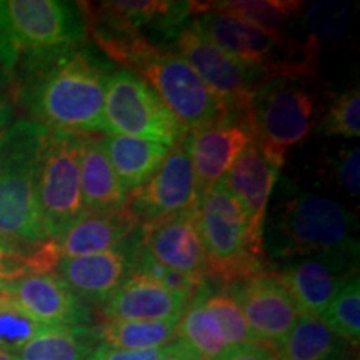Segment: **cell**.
<instances>
[{"label":"cell","mask_w":360,"mask_h":360,"mask_svg":"<svg viewBox=\"0 0 360 360\" xmlns=\"http://www.w3.org/2000/svg\"><path fill=\"white\" fill-rule=\"evenodd\" d=\"M192 297L135 272L102 307V321H180Z\"/></svg>","instance_id":"obj_20"},{"label":"cell","mask_w":360,"mask_h":360,"mask_svg":"<svg viewBox=\"0 0 360 360\" xmlns=\"http://www.w3.org/2000/svg\"><path fill=\"white\" fill-rule=\"evenodd\" d=\"M326 326L357 349L360 342V277H350L319 317Z\"/></svg>","instance_id":"obj_31"},{"label":"cell","mask_w":360,"mask_h":360,"mask_svg":"<svg viewBox=\"0 0 360 360\" xmlns=\"http://www.w3.org/2000/svg\"><path fill=\"white\" fill-rule=\"evenodd\" d=\"M199 290L205 309L219 322L229 345H255V347H259L240 305L237 304L231 292L220 283L219 287H214L209 278L200 283Z\"/></svg>","instance_id":"obj_30"},{"label":"cell","mask_w":360,"mask_h":360,"mask_svg":"<svg viewBox=\"0 0 360 360\" xmlns=\"http://www.w3.org/2000/svg\"><path fill=\"white\" fill-rule=\"evenodd\" d=\"M214 360H276L267 350L255 345H229Z\"/></svg>","instance_id":"obj_37"},{"label":"cell","mask_w":360,"mask_h":360,"mask_svg":"<svg viewBox=\"0 0 360 360\" xmlns=\"http://www.w3.org/2000/svg\"><path fill=\"white\" fill-rule=\"evenodd\" d=\"M193 357V354L188 350L182 342L175 339L174 342H170L169 345H165L164 354H162L160 360H191ZM197 357V355H195Z\"/></svg>","instance_id":"obj_38"},{"label":"cell","mask_w":360,"mask_h":360,"mask_svg":"<svg viewBox=\"0 0 360 360\" xmlns=\"http://www.w3.org/2000/svg\"><path fill=\"white\" fill-rule=\"evenodd\" d=\"M330 174L339 187L350 197L360 191V150L359 147L340 148L330 159Z\"/></svg>","instance_id":"obj_35"},{"label":"cell","mask_w":360,"mask_h":360,"mask_svg":"<svg viewBox=\"0 0 360 360\" xmlns=\"http://www.w3.org/2000/svg\"><path fill=\"white\" fill-rule=\"evenodd\" d=\"M137 274L146 276L150 281L160 283L162 287H165L167 290H172L175 294H182L187 297H192L193 292L197 290V287L200 285L204 281H197V278L188 277L186 274H180L177 270H172L160 262H157L154 257L147 254L146 250H142L141 260H139Z\"/></svg>","instance_id":"obj_34"},{"label":"cell","mask_w":360,"mask_h":360,"mask_svg":"<svg viewBox=\"0 0 360 360\" xmlns=\"http://www.w3.org/2000/svg\"><path fill=\"white\" fill-rule=\"evenodd\" d=\"M354 347L319 319L300 315L276 360H350Z\"/></svg>","instance_id":"obj_24"},{"label":"cell","mask_w":360,"mask_h":360,"mask_svg":"<svg viewBox=\"0 0 360 360\" xmlns=\"http://www.w3.org/2000/svg\"><path fill=\"white\" fill-rule=\"evenodd\" d=\"M143 250L142 225L109 250L84 257L60 259L57 276L90 307L102 309L114 292L137 270Z\"/></svg>","instance_id":"obj_12"},{"label":"cell","mask_w":360,"mask_h":360,"mask_svg":"<svg viewBox=\"0 0 360 360\" xmlns=\"http://www.w3.org/2000/svg\"><path fill=\"white\" fill-rule=\"evenodd\" d=\"M0 360H19V355L7 352V350H0Z\"/></svg>","instance_id":"obj_40"},{"label":"cell","mask_w":360,"mask_h":360,"mask_svg":"<svg viewBox=\"0 0 360 360\" xmlns=\"http://www.w3.org/2000/svg\"><path fill=\"white\" fill-rule=\"evenodd\" d=\"M102 143L129 197L157 172L170 152L164 143L125 135H105Z\"/></svg>","instance_id":"obj_23"},{"label":"cell","mask_w":360,"mask_h":360,"mask_svg":"<svg viewBox=\"0 0 360 360\" xmlns=\"http://www.w3.org/2000/svg\"><path fill=\"white\" fill-rule=\"evenodd\" d=\"M352 12V4L344 0H323L312 4L304 17V24L307 27L305 44L319 53L323 45L339 42L349 32Z\"/></svg>","instance_id":"obj_29"},{"label":"cell","mask_w":360,"mask_h":360,"mask_svg":"<svg viewBox=\"0 0 360 360\" xmlns=\"http://www.w3.org/2000/svg\"><path fill=\"white\" fill-rule=\"evenodd\" d=\"M177 340L202 360H214L229 347L222 328L205 309L200 290L193 292L177 323Z\"/></svg>","instance_id":"obj_28"},{"label":"cell","mask_w":360,"mask_h":360,"mask_svg":"<svg viewBox=\"0 0 360 360\" xmlns=\"http://www.w3.org/2000/svg\"><path fill=\"white\" fill-rule=\"evenodd\" d=\"M87 135L51 130L37 175V205L49 240L85 215L80 192V155Z\"/></svg>","instance_id":"obj_8"},{"label":"cell","mask_w":360,"mask_h":360,"mask_svg":"<svg viewBox=\"0 0 360 360\" xmlns=\"http://www.w3.org/2000/svg\"><path fill=\"white\" fill-rule=\"evenodd\" d=\"M187 135L170 148L157 172L129 197V210L141 225L191 212L199 204Z\"/></svg>","instance_id":"obj_13"},{"label":"cell","mask_w":360,"mask_h":360,"mask_svg":"<svg viewBox=\"0 0 360 360\" xmlns=\"http://www.w3.org/2000/svg\"><path fill=\"white\" fill-rule=\"evenodd\" d=\"M141 227L129 207L112 212L85 214L60 237L53 238L58 259L84 257L109 250Z\"/></svg>","instance_id":"obj_21"},{"label":"cell","mask_w":360,"mask_h":360,"mask_svg":"<svg viewBox=\"0 0 360 360\" xmlns=\"http://www.w3.org/2000/svg\"><path fill=\"white\" fill-rule=\"evenodd\" d=\"M169 44L219 98L225 114L247 115L252 92L259 80L210 42L192 17L175 32Z\"/></svg>","instance_id":"obj_11"},{"label":"cell","mask_w":360,"mask_h":360,"mask_svg":"<svg viewBox=\"0 0 360 360\" xmlns=\"http://www.w3.org/2000/svg\"><path fill=\"white\" fill-rule=\"evenodd\" d=\"M85 24L141 34L167 47L175 32L192 17V2L165 0H109L80 4Z\"/></svg>","instance_id":"obj_15"},{"label":"cell","mask_w":360,"mask_h":360,"mask_svg":"<svg viewBox=\"0 0 360 360\" xmlns=\"http://www.w3.org/2000/svg\"><path fill=\"white\" fill-rule=\"evenodd\" d=\"M224 287L240 305L259 347L274 357L300 317L289 294L270 274Z\"/></svg>","instance_id":"obj_14"},{"label":"cell","mask_w":360,"mask_h":360,"mask_svg":"<svg viewBox=\"0 0 360 360\" xmlns=\"http://www.w3.org/2000/svg\"><path fill=\"white\" fill-rule=\"evenodd\" d=\"M269 274L285 289L304 317L319 319L337 292L359 274V252H321L270 265Z\"/></svg>","instance_id":"obj_10"},{"label":"cell","mask_w":360,"mask_h":360,"mask_svg":"<svg viewBox=\"0 0 360 360\" xmlns=\"http://www.w3.org/2000/svg\"><path fill=\"white\" fill-rule=\"evenodd\" d=\"M92 327H44L17 355L19 360H85L97 345Z\"/></svg>","instance_id":"obj_27"},{"label":"cell","mask_w":360,"mask_h":360,"mask_svg":"<svg viewBox=\"0 0 360 360\" xmlns=\"http://www.w3.org/2000/svg\"><path fill=\"white\" fill-rule=\"evenodd\" d=\"M191 360H202V359H199V357H195V355H193V357H192Z\"/></svg>","instance_id":"obj_41"},{"label":"cell","mask_w":360,"mask_h":360,"mask_svg":"<svg viewBox=\"0 0 360 360\" xmlns=\"http://www.w3.org/2000/svg\"><path fill=\"white\" fill-rule=\"evenodd\" d=\"M200 6L229 13L281 39L290 37L289 25L304 12V4L294 0H227L200 2Z\"/></svg>","instance_id":"obj_25"},{"label":"cell","mask_w":360,"mask_h":360,"mask_svg":"<svg viewBox=\"0 0 360 360\" xmlns=\"http://www.w3.org/2000/svg\"><path fill=\"white\" fill-rule=\"evenodd\" d=\"M13 117V107L12 103L0 97V130H4L11 124Z\"/></svg>","instance_id":"obj_39"},{"label":"cell","mask_w":360,"mask_h":360,"mask_svg":"<svg viewBox=\"0 0 360 360\" xmlns=\"http://www.w3.org/2000/svg\"><path fill=\"white\" fill-rule=\"evenodd\" d=\"M197 191L204 193L219 184L242 152L254 142L247 115L224 114L204 127L187 134Z\"/></svg>","instance_id":"obj_16"},{"label":"cell","mask_w":360,"mask_h":360,"mask_svg":"<svg viewBox=\"0 0 360 360\" xmlns=\"http://www.w3.org/2000/svg\"><path fill=\"white\" fill-rule=\"evenodd\" d=\"M87 24L80 4L62 0L0 2V65L15 74L25 58L84 42Z\"/></svg>","instance_id":"obj_6"},{"label":"cell","mask_w":360,"mask_h":360,"mask_svg":"<svg viewBox=\"0 0 360 360\" xmlns=\"http://www.w3.org/2000/svg\"><path fill=\"white\" fill-rule=\"evenodd\" d=\"M195 214L209 281L227 285L269 274L264 249L252 240L244 209L222 180L200 193Z\"/></svg>","instance_id":"obj_5"},{"label":"cell","mask_w":360,"mask_h":360,"mask_svg":"<svg viewBox=\"0 0 360 360\" xmlns=\"http://www.w3.org/2000/svg\"><path fill=\"white\" fill-rule=\"evenodd\" d=\"M103 120L107 135L146 139L170 148L187 135L150 85L124 67L107 80Z\"/></svg>","instance_id":"obj_9"},{"label":"cell","mask_w":360,"mask_h":360,"mask_svg":"<svg viewBox=\"0 0 360 360\" xmlns=\"http://www.w3.org/2000/svg\"><path fill=\"white\" fill-rule=\"evenodd\" d=\"M283 162L252 142L222 179L229 192L244 209L252 240L262 249L265 215Z\"/></svg>","instance_id":"obj_17"},{"label":"cell","mask_w":360,"mask_h":360,"mask_svg":"<svg viewBox=\"0 0 360 360\" xmlns=\"http://www.w3.org/2000/svg\"><path fill=\"white\" fill-rule=\"evenodd\" d=\"M179 321H102L92 327L97 344L127 350L160 349L177 339Z\"/></svg>","instance_id":"obj_26"},{"label":"cell","mask_w":360,"mask_h":360,"mask_svg":"<svg viewBox=\"0 0 360 360\" xmlns=\"http://www.w3.org/2000/svg\"><path fill=\"white\" fill-rule=\"evenodd\" d=\"M359 220L330 197L282 182L264 222V254L270 265L321 254L359 252Z\"/></svg>","instance_id":"obj_2"},{"label":"cell","mask_w":360,"mask_h":360,"mask_svg":"<svg viewBox=\"0 0 360 360\" xmlns=\"http://www.w3.org/2000/svg\"><path fill=\"white\" fill-rule=\"evenodd\" d=\"M165 347L148 350H127L112 347L107 344H97L90 350L85 360H160Z\"/></svg>","instance_id":"obj_36"},{"label":"cell","mask_w":360,"mask_h":360,"mask_svg":"<svg viewBox=\"0 0 360 360\" xmlns=\"http://www.w3.org/2000/svg\"><path fill=\"white\" fill-rule=\"evenodd\" d=\"M49 132L32 119L0 130V237L25 244L49 240L37 205V175Z\"/></svg>","instance_id":"obj_3"},{"label":"cell","mask_w":360,"mask_h":360,"mask_svg":"<svg viewBox=\"0 0 360 360\" xmlns=\"http://www.w3.org/2000/svg\"><path fill=\"white\" fill-rule=\"evenodd\" d=\"M319 134L326 137L357 139L360 135V90L354 85L337 96L327 107Z\"/></svg>","instance_id":"obj_33"},{"label":"cell","mask_w":360,"mask_h":360,"mask_svg":"<svg viewBox=\"0 0 360 360\" xmlns=\"http://www.w3.org/2000/svg\"><path fill=\"white\" fill-rule=\"evenodd\" d=\"M19 67L17 98L32 120L49 130L105 134V89L117 65L101 49L84 40L25 58Z\"/></svg>","instance_id":"obj_1"},{"label":"cell","mask_w":360,"mask_h":360,"mask_svg":"<svg viewBox=\"0 0 360 360\" xmlns=\"http://www.w3.org/2000/svg\"><path fill=\"white\" fill-rule=\"evenodd\" d=\"M319 114L321 105L310 79L276 77L254 89L247 122L257 146L285 160L287 148L309 137Z\"/></svg>","instance_id":"obj_7"},{"label":"cell","mask_w":360,"mask_h":360,"mask_svg":"<svg viewBox=\"0 0 360 360\" xmlns=\"http://www.w3.org/2000/svg\"><path fill=\"white\" fill-rule=\"evenodd\" d=\"M195 210L142 225L143 250L165 267L207 281V257Z\"/></svg>","instance_id":"obj_19"},{"label":"cell","mask_w":360,"mask_h":360,"mask_svg":"<svg viewBox=\"0 0 360 360\" xmlns=\"http://www.w3.org/2000/svg\"><path fill=\"white\" fill-rule=\"evenodd\" d=\"M44 326L27 314L8 294H0V350L17 354Z\"/></svg>","instance_id":"obj_32"},{"label":"cell","mask_w":360,"mask_h":360,"mask_svg":"<svg viewBox=\"0 0 360 360\" xmlns=\"http://www.w3.org/2000/svg\"><path fill=\"white\" fill-rule=\"evenodd\" d=\"M80 192L85 214L112 212L125 209L129 204V193L112 167L102 139L96 135H87L82 147Z\"/></svg>","instance_id":"obj_22"},{"label":"cell","mask_w":360,"mask_h":360,"mask_svg":"<svg viewBox=\"0 0 360 360\" xmlns=\"http://www.w3.org/2000/svg\"><path fill=\"white\" fill-rule=\"evenodd\" d=\"M192 19L210 42L232 57L260 82L276 77L312 79L317 56L309 45L290 37H274L262 29L192 2Z\"/></svg>","instance_id":"obj_4"},{"label":"cell","mask_w":360,"mask_h":360,"mask_svg":"<svg viewBox=\"0 0 360 360\" xmlns=\"http://www.w3.org/2000/svg\"><path fill=\"white\" fill-rule=\"evenodd\" d=\"M7 294L44 327H92V307L57 274H32L8 283Z\"/></svg>","instance_id":"obj_18"}]
</instances>
